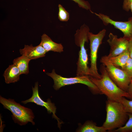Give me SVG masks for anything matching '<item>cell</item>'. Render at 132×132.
<instances>
[{"instance_id": "5", "label": "cell", "mask_w": 132, "mask_h": 132, "mask_svg": "<svg viewBox=\"0 0 132 132\" xmlns=\"http://www.w3.org/2000/svg\"><path fill=\"white\" fill-rule=\"evenodd\" d=\"M46 74L53 79L54 81L53 87L56 90H58L61 87L66 85L81 83L87 86L93 94H101L97 87L91 80L89 76L65 77L56 73L54 69L52 70L51 73H47Z\"/></svg>"}, {"instance_id": "21", "label": "cell", "mask_w": 132, "mask_h": 132, "mask_svg": "<svg viewBox=\"0 0 132 132\" xmlns=\"http://www.w3.org/2000/svg\"><path fill=\"white\" fill-rule=\"evenodd\" d=\"M77 4L80 7L87 10L90 9V6L89 3L84 0H71Z\"/></svg>"}, {"instance_id": "7", "label": "cell", "mask_w": 132, "mask_h": 132, "mask_svg": "<svg viewBox=\"0 0 132 132\" xmlns=\"http://www.w3.org/2000/svg\"><path fill=\"white\" fill-rule=\"evenodd\" d=\"M110 78L120 89L126 92L131 78L123 70L110 64L105 66Z\"/></svg>"}, {"instance_id": "4", "label": "cell", "mask_w": 132, "mask_h": 132, "mask_svg": "<svg viewBox=\"0 0 132 132\" xmlns=\"http://www.w3.org/2000/svg\"><path fill=\"white\" fill-rule=\"evenodd\" d=\"M0 103L5 109L11 112L12 119L15 123L21 126L25 125L29 122L35 125L33 121L35 116L31 109L22 106L14 99H7L1 96H0Z\"/></svg>"}, {"instance_id": "13", "label": "cell", "mask_w": 132, "mask_h": 132, "mask_svg": "<svg viewBox=\"0 0 132 132\" xmlns=\"http://www.w3.org/2000/svg\"><path fill=\"white\" fill-rule=\"evenodd\" d=\"M39 44L47 52L52 51L61 53L63 51V47L61 44L54 42L49 37L44 33L41 36V40Z\"/></svg>"}, {"instance_id": "2", "label": "cell", "mask_w": 132, "mask_h": 132, "mask_svg": "<svg viewBox=\"0 0 132 132\" xmlns=\"http://www.w3.org/2000/svg\"><path fill=\"white\" fill-rule=\"evenodd\" d=\"M100 71L101 77L98 79L89 76L91 81L98 88L101 94L107 96L108 99L119 102L122 97L129 99L127 93L119 88L109 77L105 66L102 64Z\"/></svg>"}, {"instance_id": "20", "label": "cell", "mask_w": 132, "mask_h": 132, "mask_svg": "<svg viewBox=\"0 0 132 132\" xmlns=\"http://www.w3.org/2000/svg\"><path fill=\"white\" fill-rule=\"evenodd\" d=\"M131 78H132V59L130 57L124 66L121 68Z\"/></svg>"}, {"instance_id": "22", "label": "cell", "mask_w": 132, "mask_h": 132, "mask_svg": "<svg viewBox=\"0 0 132 132\" xmlns=\"http://www.w3.org/2000/svg\"><path fill=\"white\" fill-rule=\"evenodd\" d=\"M122 7L125 11H128L130 10L132 12V0H124Z\"/></svg>"}, {"instance_id": "9", "label": "cell", "mask_w": 132, "mask_h": 132, "mask_svg": "<svg viewBox=\"0 0 132 132\" xmlns=\"http://www.w3.org/2000/svg\"><path fill=\"white\" fill-rule=\"evenodd\" d=\"M33 94L32 97L29 99L22 101L21 103L26 104L29 102L34 103L37 105L44 107L48 113H52V117L56 119L58 122V126H60L61 124L59 119L56 116L55 114L56 108L54 104L52 102L50 99H48L47 101H44L40 97L38 91V82L35 83L34 87H32Z\"/></svg>"}, {"instance_id": "19", "label": "cell", "mask_w": 132, "mask_h": 132, "mask_svg": "<svg viewBox=\"0 0 132 132\" xmlns=\"http://www.w3.org/2000/svg\"><path fill=\"white\" fill-rule=\"evenodd\" d=\"M119 102L122 104L126 112L132 114V99L128 100L125 97H122Z\"/></svg>"}, {"instance_id": "8", "label": "cell", "mask_w": 132, "mask_h": 132, "mask_svg": "<svg viewBox=\"0 0 132 132\" xmlns=\"http://www.w3.org/2000/svg\"><path fill=\"white\" fill-rule=\"evenodd\" d=\"M102 21L104 25L110 24L121 31L123 33V37L129 41H132V17L127 21H118L113 20L109 16L99 13H94Z\"/></svg>"}, {"instance_id": "11", "label": "cell", "mask_w": 132, "mask_h": 132, "mask_svg": "<svg viewBox=\"0 0 132 132\" xmlns=\"http://www.w3.org/2000/svg\"><path fill=\"white\" fill-rule=\"evenodd\" d=\"M129 57V53L127 49L116 56L109 57L106 55L103 56L101 57L100 62L104 66L110 64L121 68L125 64Z\"/></svg>"}, {"instance_id": "10", "label": "cell", "mask_w": 132, "mask_h": 132, "mask_svg": "<svg viewBox=\"0 0 132 132\" xmlns=\"http://www.w3.org/2000/svg\"><path fill=\"white\" fill-rule=\"evenodd\" d=\"M107 41L110 47L109 53L107 55L109 57L117 56L127 50L129 42L124 37L118 38L111 33L109 34Z\"/></svg>"}, {"instance_id": "14", "label": "cell", "mask_w": 132, "mask_h": 132, "mask_svg": "<svg viewBox=\"0 0 132 132\" xmlns=\"http://www.w3.org/2000/svg\"><path fill=\"white\" fill-rule=\"evenodd\" d=\"M20 71L16 65H10L5 70L3 74L5 82L7 84L15 83L19 80Z\"/></svg>"}, {"instance_id": "23", "label": "cell", "mask_w": 132, "mask_h": 132, "mask_svg": "<svg viewBox=\"0 0 132 132\" xmlns=\"http://www.w3.org/2000/svg\"><path fill=\"white\" fill-rule=\"evenodd\" d=\"M126 92L129 96V99H132V81H131L128 88Z\"/></svg>"}, {"instance_id": "24", "label": "cell", "mask_w": 132, "mask_h": 132, "mask_svg": "<svg viewBox=\"0 0 132 132\" xmlns=\"http://www.w3.org/2000/svg\"><path fill=\"white\" fill-rule=\"evenodd\" d=\"M128 49L129 53V57L132 59V41H129Z\"/></svg>"}, {"instance_id": "15", "label": "cell", "mask_w": 132, "mask_h": 132, "mask_svg": "<svg viewBox=\"0 0 132 132\" xmlns=\"http://www.w3.org/2000/svg\"><path fill=\"white\" fill-rule=\"evenodd\" d=\"M31 60L25 56L22 55L14 59L13 63L19 69L21 74H27L29 73V64Z\"/></svg>"}, {"instance_id": "12", "label": "cell", "mask_w": 132, "mask_h": 132, "mask_svg": "<svg viewBox=\"0 0 132 132\" xmlns=\"http://www.w3.org/2000/svg\"><path fill=\"white\" fill-rule=\"evenodd\" d=\"M19 52L21 55L31 60L44 57L47 52L40 44L35 46L32 44L30 45H25L24 48L20 49Z\"/></svg>"}, {"instance_id": "1", "label": "cell", "mask_w": 132, "mask_h": 132, "mask_svg": "<svg viewBox=\"0 0 132 132\" xmlns=\"http://www.w3.org/2000/svg\"><path fill=\"white\" fill-rule=\"evenodd\" d=\"M106 110V118L102 126L107 131L112 132L123 126L128 119V113L119 102L108 99Z\"/></svg>"}, {"instance_id": "17", "label": "cell", "mask_w": 132, "mask_h": 132, "mask_svg": "<svg viewBox=\"0 0 132 132\" xmlns=\"http://www.w3.org/2000/svg\"><path fill=\"white\" fill-rule=\"evenodd\" d=\"M128 119L123 126L115 129L113 132H132V114L128 113Z\"/></svg>"}, {"instance_id": "18", "label": "cell", "mask_w": 132, "mask_h": 132, "mask_svg": "<svg viewBox=\"0 0 132 132\" xmlns=\"http://www.w3.org/2000/svg\"><path fill=\"white\" fill-rule=\"evenodd\" d=\"M59 12L58 18L61 21L66 22L69 18V14L63 6L60 4L58 5Z\"/></svg>"}, {"instance_id": "25", "label": "cell", "mask_w": 132, "mask_h": 132, "mask_svg": "<svg viewBox=\"0 0 132 132\" xmlns=\"http://www.w3.org/2000/svg\"><path fill=\"white\" fill-rule=\"evenodd\" d=\"M131 81H132V78Z\"/></svg>"}, {"instance_id": "16", "label": "cell", "mask_w": 132, "mask_h": 132, "mask_svg": "<svg viewBox=\"0 0 132 132\" xmlns=\"http://www.w3.org/2000/svg\"><path fill=\"white\" fill-rule=\"evenodd\" d=\"M107 130L102 126L99 127L90 121H88L77 131L79 132H105Z\"/></svg>"}, {"instance_id": "6", "label": "cell", "mask_w": 132, "mask_h": 132, "mask_svg": "<svg viewBox=\"0 0 132 132\" xmlns=\"http://www.w3.org/2000/svg\"><path fill=\"white\" fill-rule=\"evenodd\" d=\"M106 30L103 29L97 34L89 32L88 39L90 41V66L89 68V76L99 79L101 77V74L98 73L97 67V54L99 48L102 43L105 35Z\"/></svg>"}, {"instance_id": "3", "label": "cell", "mask_w": 132, "mask_h": 132, "mask_svg": "<svg viewBox=\"0 0 132 132\" xmlns=\"http://www.w3.org/2000/svg\"><path fill=\"white\" fill-rule=\"evenodd\" d=\"M89 27L84 24L76 31L75 34L76 44L80 48L79 57L77 63V69L76 75L81 76H89V68L88 66V58L87 50L85 47L86 42H88V34L89 32Z\"/></svg>"}]
</instances>
